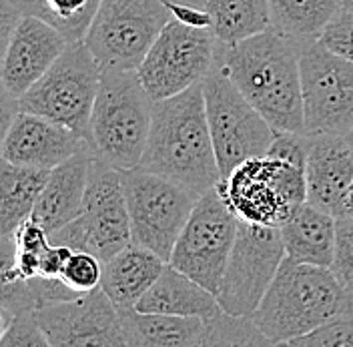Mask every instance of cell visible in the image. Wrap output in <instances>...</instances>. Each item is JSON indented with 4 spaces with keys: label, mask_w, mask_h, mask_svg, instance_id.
Segmentation results:
<instances>
[{
    "label": "cell",
    "mask_w": 353,
    "mask_h": 347,
    "mask_svg": "<svg viewBox=\"0 0 353 347\" xmlns=\"http://www.w3.org/2000/svg\"><path fill=\"white\" fill-rule=\"evenodd\" d=\"M301 46L273 26L239 43H219L217 68L275 130L305 132Z\"/></svg>",
    "instance_id": "obj_1"
},
{
    "label": "cell",
    "mask_w": 353,
    "mask_h": 347,
    "mask_svg": "<svg viewBox=\"0 0 353 347\" xmlns=\"http://www.w3.org/2000/svg\"><path fill=\"white\" fill-rule=\"evenodd\" d=\"M139 167L169 177L199 195L219 185L203 83L154 103L151 132Z\"/></svg>",
    "instance_id": "obj_2"
},
{
    "label": "cell",
    "mask_w": 353,
    "mask_h": 347,
    "mask_svg": "<svg viewBox=\"0 0 353 347\" xmlns=\"http://www.w3.org/2000/svg\"><path fill=\"white\" fill-rule=\"evenodd\" d=\"M350 311H353V295L337 281L330 267L285 255L251 319L271 346H289V341Z\"/></svg>",
    "instance_id": "obj_3"
},
{
    "label": "cell",
    "mask_w": 353,
    "mask_h": 347,
    "mask_svg": "<svg viewBox=\"0 0 353 347\" xmlns=\"http://www.w3.org/2000/svg\"><path fill=\"white\" fill-rule=\"evenodd\" d=\"M154 101L137 70H103L90 117V145L119 171L141 165L147 149Z\"/></svg>",
    "instance_id": "obj_4"
},
{
    "label": "cell",
    "mask_w": 353,
    "mask_h": 347,
    "mask_svg": "<svg viewBox=\"0 0 353 347\" xmlns=\"http://www.w3.org/2000/svg\"><path fill=\"white\" fill-rule=\"evenodd\" d=\"M217 187L239 221L267 227L285 225L307 203L305 165L269 155L243 161Z\"/></svg>",
    "instance_id": "obj_5"
},
{
    "label": "cell",
    "mask_w": 353,
    "mask_h": 347,
    "mask_svg": "<svg viewBox=\"0 0 353 347\" xmlns=\"http://www.w3.org/2000/svg\"><path fill=\"white\" fill-rule=\"evenodd\" d=\"M103 66L85 41L72 43L43 79L14 103L26 110L74 130L90 143V117L101 87Z\"/></svg>",
    "instance_id": "obj_6"
},
{
    "label": "cell",
    "mask_w": 353,
    "mask_h": 347,
    "mask_svg": "<svg viewBox=\"0 0 353 347\" xmlns=\"http://www.w3.org/2000/svg\"><path fill=\"white\" fill-rule=\"evenodd\" d=\"M52 243L110 259L132 243L131 217L123 173L103 159H94L81 215L50 235Z\"/></svg>",
    "instance_id": "obj_7"
},
{
    "label": "cell",
    "mask_w": 353,
    "mask_h": 347,
    "mask_svg": "<svg viewBox=\"0 0 353 347\" xmlns=\"http://www.w3.org/2000/svg\"><path fill=\"white\" fill-rule=\"evenodd\" d=\"M171 19L165 0H103L85 44L103 70H139Z\"/></svg>",
    "instance_id": "obj_8"
},
{
    "label": "cell",
    "mask_w": 353,
    "mask_h": 347,
    "mask_svg": "<svg viewBox=\"0 0 353 347\" xmlns=\"http://www.w3.org/2000/svg\"><path fill=\"white\" fill-rule=\"evenodd\" d=\"M121 173L131 217L132 243L169 261L201 195L169 177L141 167Z\"/></svg>",
    "instance_id": "obj_9"
},
{
    "label": "cell",
    "mask_w": 353,
    "mask_h": 347,
    "mask_svg": "<svg viewBox=\"0 0 353 347\" xmlns=\"http://www.w3.org/2000/svg\"><path fill=\"white\" fill-rule=\"evenodd\" d=\"M203 92L211 139L223 179L243 161L263 157L277 130L217 66L203 81Z\"/></svg>",
    "instance_id": "obj_10"
},
{
    "label": "cell",
    "mask_w": 353,
    "mask_h": 347,
    "mask_svg": "<svg viewBox=\"0 0 353 347\" xmlns=\"http://www.w3.org/2000/svg\"><path fill=\"white\" fill-rule=\"evenodd\" d=\"M217 52L219 41L211 28H195L171 19L137 72L157 103L201 85L215 70Z\"/></svg>",
    "instance_id": "obj_11"
},
{
    "label": "cell",
    "mask_w": 353,
    "mask_h": 347,
    "mask_svg": "<svg viewBox=\"0 0 353 347\" xmlns=\"http://www.w3.org/2000/svg\"><path fill=\"white\" fill-rule=\"evenodd\" d=\"M283 259L281 227L239 221L227 269L215 293L223 311L235 317H253Z\"/></svg>",
    "instance_id": "obj_12"
},
{
    "label": "cell",
    "mask_w": 353,
    "mask_h": 347,
    "mask_svg": "<svg viewBox=\"0 0 353 347\" xmlns=\"http://www.w3.org/2000/svg\"><path fill=\"white\" fill-rule=\"evenodd\" d=\"M237 229L239 219L225 203L219 187H213L199 197L191 217L176 239L169 263L217 293Z\"/></svg>",
    "instance_id": "obj_13"
},
{
    "label": "cell",
    "mask_w": 353,
    "mask_h": 347,
    "mask_svg": "<svg viewBox=\"0 0 353 347\" xmlns=\"http://www.w3.org/2000/svg\"><path fill=\"white\" fill-rule=\"evenodd\" d=\"M305 132L347 135L353 130V63L309 41L301 46Z\"/></svg>",
    "instance_id": "obj_14"
},
{
    "label": "cell",
    "mask_w": 353,
    "mask_h": 347,
    "mask_svg": "<svg viewBox=\"0 0 353 347\" xmlns=\"http://www.w3.org/2000/svg\"><path fill=\"white\" fill-rule=\"evenodd\" d=\"M50 347L127 346L119 307L99 287L37 311Z\"/></svg>",
    "instance_id": "obj_15"
},
{
    "label": "cell",
    "mask_w": 353,
    "mask_h": 347,
    "mask_svg": "<svg viewBox=\"0 0 353 347\" xmlns=\"http://www.w3.org/2000/svg\"><path fill=\"white\" fill-rule=\"evenodd\" d=\"M65 37L37 17H19L6 37L2 61L4 97L17 103L37 85L68 46Z\"/></svg>",
    "instance_id": "obj_16"
},
{
    "label": "cell",
    "mask_w": 353,
    "mask_h": 347,
    "mask_svg": "<svg viewBox=\"0 0 353 347\" xmlns=\"http://www.w3.org/2000/svg\"><path fill=\"white\" fill-rule=\"evenodd\" d=\"M85 137L41 115L14 110L2 139V159L22 167L54 169L72 155L90 149Z\"/></svg>",
    "instance_id": "obj_17"
},
{
    "label": "cell",
    "mask_w": 353,
    "mask_h": 347,
    "mask_svg": "<svg viewBox=\"0 0 353 347\" xmlns=\"http://www.w3.org/2000/svg\"><path fill=\"white\" fill-rule=\"evenodd\" d=\"M305 181L307 203L337 217L353 181V145L345 135L317 132L309 137Z\"/></svg>",
    "instance_id": "obj_18"
},
{
    "label": "cell",
    "mask_w": 353,
    "mask_h": 347,
    "mask_svg": "<svg viewBox=\"0 0 353 347\" xmlns=\"http://www.w3.org/2000/svg\"><path fill=\"white\" fill-rule=\"evenodd\" d=\"M94 159L97 152L90 147L50 169L48 181L30 215L39 225H43L48 235L57 233L66 223L81 215Z\"/></svg>",
    "instance_id": "obj_19"
},
{
    "label": "cell",
    "mask_w": 353,
    "mask_h": 347,
    "mask_svg": "<svg viewBox=\"0 0 353 347\" xmlns=\"http://www.w3.org/2000/svg\"><path fill=\"white\" fill-rule=\"evenodd\" d=\"M134 309L145 313L201 317L207 324L217 319L223 313V307L213 291L179 271L171 263H167L161 277L139 299Z\"/></svg>",
    "instance_id": "obj_20"
},
{
    "label": "cell",
    "mask_w": 353,
    "mask_h": 347,
    "mask_svg": "<svg viewBox=\"0 0 353 347\" xmlns=\"http://www.w3.org/2000/svg\"><path fill=\"white\" fill-rule=\"evenodd\" d=\"M169 261L137 243L105 261L101 289L119 309H129L153 287Z\"/></svg>",
    "instance_id": "obj_21"
},
{
    "label": "cell",
    "mask_w": 353,
    "mask_h": 347,
    "mask_svg": "<svg viewBox=\"0 0 353 347\" xmlns=\"http://www.w3.org/2000/svg\"><path fill=\"white\" fill-rule=\"evenodd\" d=\"M125 341L131 347H195L207 346L209 326L201 317L145 313L134 307L119 309Z\"/></svg>",
    "instance_id": "obj_22"
},
{
    "label": "cell",
    "mask_w": 353,
    "mask_h": 347,
    "mask_svg": "<svg viewBox=\"0 0 353 347\" xmlns=\"http://www.w3.org/2000/svg\"><path fill=\"white\" fill-rule=\"evenodd\" d=\"M335 235L337 217L311 203H303L285 225H281L287 257L317 267H331Z\"/></svg>",
    "instance_id": "obj_23"
},
{
    "label": "cell",
    "mask_w": 353,
    "mask_h": 347,
    "mask_svg": "<svg viewBox=\"0 0 353 347\" xmlns=\"http://www.w3.org/2000/svg\"><path fill=\"white\" fill-rule=\"evenodd\" d=\"M50 171L22 167L2 159L0 171V231L2 241H14V233L30 219Z\"/></svg>",
    "instance_id": "obj_24"
},
{
    "label": "cell",
    "mask_w": 353,
    "mask_h": 347,
    "mask_svg": "<svg viewBox=\"0 0 353 347\" xmlns=\"http://www.w3.org/2000/svg\"><path fill=\"white\" fill-rule=\"evenodd\" d=\"M103 0H4L21 17H37L54 26L68 43H83Z\"/></svg>",
    "instance_id": "obj_25"
},
{
    "label": "cell",
    "mask_w": 353,
    "mask_h": 347,
    "mask_svg": "<svg viewBox=\"0 0 353 347\" xmlns=\"http://www.w3.org/2000/svg\"><path fill=\"white\" fill-rule=\"evenodd\" d=\"M271 26L297 43L317 41L341 10V0H269Z\"/></svg>",
    "instance_id": "obj_26"
},
{
    "label": "cell",
    "mask_w": 353,
    "mask_h": 347,
    "mask_svg": "<svg viewBox=\"0 0 353 347\" xmlns=\"http://www.w3.org/2000/svg\"><path fill=\"white\" fill-rule=\"evenodd\" d=\"M205 8L221 44L239 43L271 28L269 0H205Z\"/></svg>",
    "instance_id": "obj_27"
},
{
    "label": "cell",
    "mask_w": 353,
    "mask_h": 347,
    "mask_svg": "<svg viewBox=\"0 0 353 347\" xmlns=\"http://www.w3.org/2000/svg\"><path fill=\"white\" fill-rule=\"evenodd\" d=\"M52 245L48 231L34 219H26L14 233V261L2 271V281L32 279L41 273L44 253Z\"/></svg>",
    "instance_id": "obj_28"
},
{
    "label": "cell",
    "mask_w": 353,
    "mask_h": 347,
    "mask_svg": "<svg viewBox=\"0 0 353 347\" xmlns=\"http://www.w3.org/2000/svg\"><path fill=\"white\" fill-rule=\"evenodd\" d=\"M103 267L105 261L94 253L88 251H72L66 261L65 269L61 273V279L77 293H88L92 289H99L103 281Z\"/></svg>",
    "instance_id": "obj_29"
},
{
    "label": "cell",
    "mask_w": 353,
    "mask_h": 347,
    "mask_svg": "<svg viewBox=\"0 0 353 347\" xmlns=\"http://www.w3.org/2000/svg\"><path fill=\"white\" fill-rule=\"evenodd\" d=\"M48 346L41 329L37 311H17L2 317L0 347H39Z\"/></svg>",
    "instance_id": "obj_30"
},
{
    "label": "cell",
    "mask_w": 353,
    "mask_h": 347,
    "mask_svg": "<svg viewBox=\"0 0 353 347\" xmlns=\"http://www.w3.org/2000/svg\"><path fill=\"white\" fill-rule=\"evenodd\" d=\"M289 346L297 347H353V311L341 313L327 324L313 329L307 335H301Z\"/></svg>",
    "instance_id": "obj_31"
},
{
    "label": "cell",
    "mask_w": 353,
    "mask_h": 347,
    "mask_svg": "<svg viewBox=\"0 0 353 347\" xmlns=\"http://www.w3.org/2000/svg\"><path fill=\"white\" fill-rule=\"evenodd\" d=\"M330 269L353 295V217H337L335 253Z\"/></svg>",
    "instance_id": "obj_32"
},
{
    "label": "cell",
    "mask_w": 353,
    "mask_h": 347,
    "mask_svg": "<svg viewBox=\"0 0 353 347\" xmlns=\"http://www.w3.org/2000/svg\"><path fill=\"white\" fill-rule=\"evenodd\" d=\"M319 41L330 50L345 57L353 63V10H339L335 19L325 26Z\"/></svg>",
    "instance_id": "obj_33"
},
{
    "label": "cell",
    "mask_w": 353,
    "mask_h": 347,
    "mask_svg": "<svg viewBox=\"0 0 353 347\" xmlns=\"http://www.w3.org/2000/svg\"><path fill=\"white\" fill-rule=\"evenodd\" d=\"M165 4L171 8L173 19L187 26H195V28H211V17L205 6L187 2V0H165Z\"/></svg>",
    "instance_id": "obj_34"
},
{
    "label": "cell",
    "mask_w": 353,
    "mask_h": 347,
    "mask_svg": "<svg viewBox=\"0 0 353 347\" xmlns=\"http://www.w3.org/2000/svg\"><path fill=\"white\" fill-rule=\"evenodd\" d=\"M337 217H353V181L347 189V193L341 201V207H339V215Z\"/></svg>",
    "instance_id": "obj_35"
},
{
    "label": "cell",
    "mask_w": 353,
    "mask_h": 347,
    "mask_svg": "<svg viewBox=\"0 0 353 347\" xmlns=\"http://www.w3.org/2000/svg\"><path fill=\"white\" fill-rule=\"evenodd\" d=\"M341 8L343 10H353V0H341Z\"/></svg>",
    "instance_id": "obj_36"
},
{
    "label": "cell",
    "mask_w": 353,
    "mask_h": 347,
    "mask_svg": "<svg viewBox=\"0 0 353 347\" xmlns=\"http://www.w3.org/2000/svg\"><path fill=\"white\" fill-rule=\"evenodd\" d=\"M187 2H195V4H201V6H205V0H187Z\"/></svg>",
    "instance_id": "obj_37"
},
{
    "label": "cell",
    "mask_w": 353,
    "mask_h": 347,
    "mask_svg": "<svg viewBox=\"0 0 353 347\" xmlns=\"http://www.w3.org/2000/svg\"><path fill=\"white\" fill-rule=\"evenodd\" d=\"M345 137H347V139H350V143H352V145H353V130H350V132H347V135H345Z\"/></svg>",
    "instance_id": "obj_38"
}]
</instances>
